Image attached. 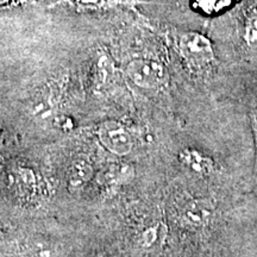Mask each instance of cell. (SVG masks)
Here are the masks:
<instances>
[{
	"instance_id": "cell-3",
	"label": "cell",
	"mask_w": 257,
	"mask_h": 257,
	"mask_svg": "<svg viewBox=\"0 0 257 257\" xmlns=\"http://www.w3.org/2000/svg\"><path fill=\"white\" fill-rule=\"evenodd\" d=\"M98 136L102 146L115 155H126L133 149V137L126 128L118 121H104L99 126Z\"/></svg>"
},
{
	"instance_id": "cell-2",
	"label": "cell",
	"mask_w": 257,
	"mask_h": 257,
	"mask_svg": "<svg viewBox=\"0 0 257 257\" xmlns=\"http://www.w3.org/2000/svg\"><path fill=\"white\" fill-rule=\"evenodd\" d=\"M126 75L135 85L142 88H157L166 81V70L154 60L137 59L126 67Z\"/></svg>"
},
{
	"instance_id": "cell-8",
	"label": "cell",
	"mask_w": 257,
	"mask_h": 257,
	"mask_svg": "<svg viewBox=\"0 0 257 257\" xmlns=\"http://www.w3.org/2000/svg\"><path fill=\"white\" fill-rule=\"evenodd\" d=\"M252 123H253V131H255V138H256V147H257V111L252 112ZM257 170V165H256Z\"/></svg>"
},
{
	"instance_id": "cell-5",
	"label": "cell",
	"mask_w": 257,
	"mask_h": 257,
	"mask_svg": "<svg viewBox=\"0 0 257 257\" xmlns=\"http://www.w3.org/2000/svg\"><path fill=\"white\" fill-rule=\"evenodd\" d=\"M212 207L205 201H194L186 211L187 221L194 225H204L211 217Z\"/></svg>"
},
{
	"instance_id": "cell-7",
	"label": "cell",
	"mask_w": 257,
	"mask_h": 257,
	"mask_svg": "<svg viewBox=\"0 0 257 257\" xmlns=\"http://www.w3.org/2000/svg\"><path fill=\"white\" fill-rule=\"evenodd\" d=\"M32 257H56V253L48 246H35L32 250Z\"/></svg>"
},
{
	"instance_id": "cell-1",
	"label": "cell",
	"mask_w": 257,
	"mask_h": 257,
	"mask_svg": "<svg viewBox=\"0 0 257 257\" xmlns=\"http://www.w3.org/2000/svg\"><path fill=\"white\" fill-rule=\"evenodd\" d=\"M178 50L192 70L210 75L217 69L218 59L214 44L206 35L197 31L182 34L178 40Z\"/></svg>"
},
{
	"instance_id": "cell-4",
	"label": "cell",
	"mask_w": 257,
	"mask_h": 257,
	"mask_svg": "<svg viewBox=\"0 0 257 257\" xmlns=\"http://www.w3.org/2000/svg\"><path fill=\"white\" fill-rule=\"evenodd\" d=\"M194 8L206 16H218L232 10L240 0H193Z\"/></svg>"
},
{
	"instance_id": "cell-6",
	"label": "cell",
	"mask_w": 257,
	"mask_h": 257,
	"mask_svg": "<svg viewBox=\"0 0 257 257\" xmlns=\"http://www.w3.org/2000/svg\"><path fill=\"white\" fill-rule=\"evenodd\" d=\"M92 167L86 163L85 161H78L70 168L69 173V184L76 187V186H82L87 180L91 178Z\"/></svg>"
}]
</instances>
